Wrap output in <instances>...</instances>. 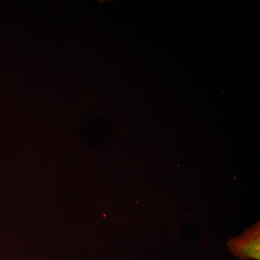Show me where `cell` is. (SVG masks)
I'll list each match as a JSON object with an SVG mask.
<instances>
[{
  "mask_svg": "<svg viewBox=\"0 0 260 260\" xmlns=\"http://www.w3.org/2000/svg\"><path fill=\"white\" fill-rule=\"evenodd\" d=\"M260 225L254 224L228 242L231 254L240 260H260Z\"/></svg>",
  "mask_w": 260,
  "mask_h": 260,
  "instance_id": "obj_1",
  "label": "cell"
}]
</instances>
